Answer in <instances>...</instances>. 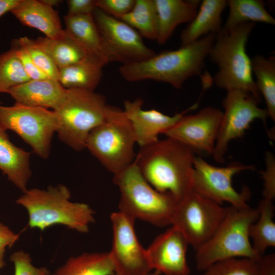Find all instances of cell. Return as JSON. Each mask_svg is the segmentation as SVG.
Segmentation results:
<instances>
[{
    "mask_svg": "<svg viewBox=\"0 0 275 275\" xmlns=\"http://www.w3.org/2000/svg\"><path fill=\"white\" fill-rule=\"evenodd\" d=\"M195 152L170 138L140 147L134 163L156 190L179 201L193 191Z\"/></svg>",
    "mask_w": 275,
    "mask_h": 275,
    "instance_id": "obj_1",
    "label": "cell"
},
{
    "mask_svg": "<svg viewBox=\"0 0 275 275\" xmlns=\"http://www.w3.org/2000/svg\"><path fill=\"white\" fill-rule=\"evenodd\" d=\"M215 35L209 34L191 44L155 53L144 61L122 64L119 73L129 82L153 80L180 89L188 78L202 73Z\"/></svg>",
    "mask_w": 275,
    "mask_h": 275,
    "instance_id": "obj_2",
    "label": "cell"
},
{
    "mask_svg": "<svg viewBox=\"0 0 275 275\" xmlns=\"http://www.w3.org/2000/svg\"><path fill=\"white\" fill-rule=\"evenodd\" d=\"M16 201L27 211L28 225L41 231L61 225L85 233L95 222V212L84 203L70 201L71 193L63 184L46 189H27Z\"/></svg>",
    "mask_w": 275,
    "mask_h": 275,
    "instance_id": "obj_3",
    "label": "cell"
},
{
    "mask_svg": "<svg viewBox=\"0 0 275 275\" xmlns=\"http://www.w3.org/2000/svg\"><path fill=\"white\" fill-rule=\"evenodd\" d=\"M255 26L246 22L215 35L208 56L218 70L213 78L215 85L227 90H241L251 93L259 102V93L253 77L251 59L246 51L249 37Z\"/></svg>",
    "mask_w": 275,
    "mask_h": 275,
    "instance_id": "obj_4",
    "label": "cell"
},
{
    "mask_svg": "<svg viewBox=\"0 0 275 275\" xmlns=\"http://www.w3.org/2000/svg\"><path fill=\"white\" fill-rule=\"evenodd\" d=\"M113 182L120 194L119 211L134 220L138 219L156 227L171 225L179 201L170 194L154 188L134 162L113 175Z\"/></svg>",
    "mask_w": 275,
    "mask_h": 275,
    "instance_id": "obj_5",
    "label": "cell"
},
{
    "mask_svg": "<svg viewBox=\"0 0 275 275\" xmlns=\"http://www.w3.org/2000/svg\"><path fill=\"white\" fill-rule=\"evenodd\" d=\"M258 217L257 208L228 206L215 232L196 251L197 269L204 271L216 262L232 258L259 260L249 236L250 227Z\"/></svg>",
    "mask_w": 275,
    "mask_h": 275,
    "instance_id": "obj_6",
    "label": "cell"
},
{
    "mask_svg": "<svg viewBox=\"0 0 275 275\" xmlns=\"http://www.w3.org/2000/svg\"><path fill=\"white\" fill-rule=\"evenodd\" d=\"M107 106L102 94L92 91L67 89L63 101L53 111L59 139L75 151L86 149L90 132L104 121Z\"/></svg>",
    "mask_w": 275,
    "mask_h": 275,
    "instance_id": "obj_7",
    "label": "cell"
},
{
    "mask_svg": "<svg viewBox=\"0 0 275 275\" xmlns=\"http://www.w3.org/2000/svg\"><path fill=\"white\" fill-rule=\"evenodd\" d=\"M135 144L131 124L123 110L108 105L104 121L90 132L86 148L115 175L133 163Z\"/></svg>",
    "mask_w": 275,
    "mask_h": 275,
    "instance_id": "obj_8",
    "label": "cell"
},
{
    "mask_svg": "<svg viewBox=\"0 0 275 275\" xmlns=\"http://www.w3.org/2000/svg\"><path fill=\"white\" fill-rule=\"evenodd\" d=\"M0 126L18 135L39 157H48L57 120L52 110L15 103L0 105Z\"/></svg>",
    "mask_w": 275,
    "mask_h": 275,
    "instance_id": "obj_9",
    "label": "cell"
},
{
    "mask_svg": "<svg viewBox=\"0 0 275 275\" xmlns=\"http://www.w3.org/2000/svg\"><path fill=\"white\" fill-rule=\"evenodd\" d=\"M228 209L193 190L178 202L171 225L182 232L196 251L212 236Z\"/></svg>",
    "mask_w": 275,
    "mask_h": 275,
    "instance_id": "obj_10",
    "label": "cell"
},
{
    "mask_svg": "<svg viewBox=\"0 0 275 275\" xmlns=\"http://www.w3.org/2000/svg\"><path fill=\"white\" fill-rule=\"evenodd\" d=\"M194 168L193 191L220 205L228 202L236 207L249 206V188L244 187L238 192L233 187L232 179L240 172L254 170V166L233 162L225 167H217L196 156Z\"/></svg>",
    "mask_w": 275,
    "mask_h": 275,
    "instance_id": "obj_11",
    "label": "cell"
},
{
    "mask_svg": "<svg viewBox=\"0 0 275 275\" xmlns=\"http://www.w3.org/2000/svg\"><path fill=\"white\" fill-rule=\"evenodd\" d=\"M260 102L250 92L241 90L227 91L223 100V117L212 153L214 159L223 163L230 141L240 138L256 119L265 122L268 114L259 107Z\"/></svg>",
    "mask_w": 275,
    "mask_h": 275,
    "instance_id": "obj_12",
    "label": "cell"
},
{
    "mask_svg": "<svg viewBox=\"0 0 275 275\" xmlns=\"http://www.w3.org/2000/svg\"><path fill=\"white\" fill-rule=\"evenodd\" d=\"M112 246L109 252L116 275H148L152 268L146 249L140 242L135 220L118 211L111 215Z\"/></svg>",
    "mask_w": 275,
    "mask_h": 275,
    "instance_id": "obj_13",
    "label": "cell"
},
{
    "mask_svg": "<svg viewBox=\"0 0 275 275\" xmlns=\"http://www.w3.org/2000/svg\"><path fill=\"white\" fill-rule=\"evenodd\" d=\"M93 15L112 62H138L156 53L145 44L141 35L123 21L97 8Z\"/></svg>",
    "mask_w": 275,
    "mask_h": 275,
    "instance_id": "obj_14",
    "label": "cell"
},
{
    "mask_svg": "<svg viewBox=\"0 0 275 275\" xmlns=\"http://www.w3.org/2000/svg\"><path fill=\"white\" fill-rule=\"evenodd\" d=\"M223 117V111L208 106L193 115L183 116L164 133L187 146L195 153L212 154Z\"/></svg>",
    "mask_w": 275,
    "mask_h": 275,
    "instance_id": "obj_15",
    "label": "cell"
},
{
    "mask_svg": "<svg viewBox=\"0 0 275 275\" xmlns=\"http://www.w3.org/2000/svg\"><path fill=\"white\" fill-rule=\"evenodd\" d=\"M188 245L182 232L171 225L146 249L152 269L164 275H189L186 260Z\"/></svg>",
    "mask_w": 275,
    "mask_h": 275,
    "instance_id": "obj_16",
    "label": "cell"
},
{
    "mask_svg": "<svg viewBox=\"0 0 275 275\" xmlns=\"http://www.w3.org/2000/svg\"><path fill=\"white\" fill-rule=\"evenodd\" d=\"M143 100L138 98L134 100H124L123 111L131 124L136 144L140 147L151 144L159 140L160 134H164L189 112L198 106L195 103L184 111L173 116L151 109L143 108Z\"/></svg>",
    "mask_w": 275,
    "mask_h": 275,
    "instance_id": "obj_17",
    "label": "cell"
},
{
    "mask_svg": "<svg viewBox=\"0 0 275 275\" xmlns=\"http://www.w3.org/2000/svg\"><path fill=\"white\" fill-rule=\"evenodd\" d=\"M67 92L58 80L48 78L30 79L8 92L15 103L54 111L63 101Z\"/></svg>",
    "mask_w": 275,
    "mask_h": 275,
    "instance_id": "obj_18",
    "label": "cell"
},
{
    "mask_svg": "<svg viewBox=\"0 0 275 275\" xmlns=\"http://www.w3.org/2000/svg\"><path fill=\"white\" fill-rule=\"evenodd\" d=\"M23 25L36 29L50 39L65 35L58 13L41 1L19 0L10 11Z\"/></svg>",
    "mask_w": 275,
    "mask_h": 275,
    "instance_id": "obj_19",
    "label": "cell"
},
{
    "mask_svg": "<svg viewBox=\"0 0 275 275\" xmlns=\"http://www.w3.org/2000/svg\"><path fill=\"white\" fill-rule=\"evenodd\" d=\"M30 152L13 144L0 126V170L23 192L32 176Z\"/></svg>",
    "mask_w": 275,
    "mask_h": 275,
    "instance_id": "obj_20",
    "label": "cell"
},
{
    "mask_svg": "<svg viewBox=\"0 0 275 275\" xmlns=\"http://www.w3.org/2000/svg\"><path fill=\"white\" fill-rule=\"evenodd\" d=\"M158 19L156 41L165 43L176 27L189 23L195 17L200 5L199 0H154Z\"/></svg>",
    "mask_w": 275,
    "mask_h": 275,
    "instance_id": "obj_21",
    "label": "cell"
},
{
    "mask_svg": "<svg viewBox=\"0 0 275 275\" xmlns=\"http://www.w3.org/2000/svg\"><path fill=\"white\" fill-rule=\"evenodd\" d=\"M227 1L204 0L194 17L181 32V46L191 44L209 34H216L222 30V15Z\"/></svg>",
    "mask_w": 275,
    "mask_h": 275,
    "instance_id": "obj_22",
    "label": "cell"
},
{
    "mask_svg": "<svg viewBox=\"0 0 275 275\" xmlns=\"http://www.w3.org/2000/svg\"><path fill=\"white\" fill-rule=\"evenodd\" d=\"M65 32L105 65L111 62L106 46L92 15L64 16Z\"/></svg>",
    "mask_w": 275,
    "mask_h": 275,
    "instance_id": "obj_23",
    "label": "cell"
},
{
    "mask_svg": "<svg viewBox=\"0 0 275 275\" xmlns=\"http://www.w3.org/2000/svg\"><path fill=\"white\" fill-rule=\"evenodd\" d=\"M65 35L60 38L50 39L40 37L35 40L36 43L48 54L59 69L89 61L97 62L105 65L85 49L65 31Z\"/></svg>",
    "mask_w": 275,
    "mask_h": 275,
    "instance_id": "obj_24",
    "label": "cell"
},
{
    "mask_svg": "<svg viewBox=\"0 0 275 275\" xmlns=\"http://www.w3.org/2000/svg\"><path fill=\"white\" fill-rule=\"evenodd\" d=\"M109 252L84 253L68 258L52 275H115Z\"/></svg>",
    "mask_w": 275,
    "mask_h": 275,
    "instance_id": "obj_25",
    "label": "cell"
},
{
    "mask_svg": "<svg viewBox=\"0 0 275 275\" xmlns=\"http://www.w3.org/2000/svg\"><path fill=\"white\" fill-rule=\"evenodd\" d=\"M103 66L93 61L66 66L59 69L58 80L66 89L94 91L102 78Z\"/></svg>",
    "mask_w": 275,
    "mask_h": 275,
    "instance_id": "obj_26",
    "label": "cell"
},
{
    "mask_svg": "<svg viewBox=\"0 0 275 275\" xmlns=\"http://www.w3.org/2000/svg\"><path fill=\"white\" fill-rule=\"evenodd\" d=\"M257 208L259 217L251 225L249 236L255 252L261 257L268 248L275 246L274 207L273 201L263 198Z\"/></svg>",
    "mask_w": 275,
    "mask_h": 275,
    "instance_id": "obj_27",
    "label": "cell"
},
{
    "mask_svg": "<svg viewBox=\"0 0 275 275\" xmlns=\"http://www.w3.org/2000/svg\"><path fill=\"white\" fill-rule=\"evenodd\" d=\"M252 70L256 87L263 97L266 110L275 121V57L256 55L251 59Z\"/></svg>",
    "mask_w": 275,
    "mask_h": 275,
    "instance_id": "obj_28",
    "label": "cell"
},
{
    "mask_svg": "<svg viewBox=\"0 0 275 275\" xmlns=\"http://www.w3.org/2000/svg\"><path fill=\"white\" fill-rule=\"evenodd\" d=\"M229 15L222 29L228 30L246 22H263L274 25L275 20L259 0H229Z\"/></svg>",
    "mask_w": 275,
    "mask_h": 275,
    "instance_id": "obj_29",
    "label": "cell"
},
{
    "mask_svg": "<svg viewBox=\"0 0 275 275\" xmlns=\"http://www.w3.org/2000/svg\"><path fill=\"white\" fill-rule=\"evenodd\" d=\"M119 19L137 30L141 36L156 40L158 19L154 0H135L132 10Z\"/></svg>",
    "mask_w": 275,
    "mask_h": 275,
    "instance_id": "obj_30",
    "label": "cell"
},
{
    "mask_svg": "<svg viewBox=\"0 0 275 275\" xmlns=\"http://www.w3.org/2000/svg\"><path fill=\"white\" fill-rule=\"evenodd\" d=\"M30 80L13 49L0 54V93H8Z\"/></svg>",
    "mask_w": 275,
    "mask_h": 275,
    "instance_id": "obj_31",
    "label": "cell"
},
{
    "mask_svg": "<svg viewBox=\"0 0 275 275\" xmlns=\"http://www.w3.org/2000/svg\"><path fill=\"white\" fill-rule=\"evenodd\" d=\"M204 271L203 275H260L258 260L245 258L216 262Z\"/></svg>",
    "mask_w": 275,
    "mask_h": 275,
    "instance_id": "obj_32",
    "label": "cell"
},
{
    "mask_svg": "<svg viewBox=\"0 0 275 275\" xmlns=\"http://www.w3.org/2000/svg\"><path fill=\"white\" fill-rule=\"evenodd\" d=\"M18 43L27 52L35 65L47 78L58 80L59 69L48 54L35 42L27 37L20 38Z\"/></svg>",
    "mask_w": 275,
    "mask_h": 275,
    "instance_id": "obj_33",
    "label": "cell"
},
{
    "mask_svg": "<svg viewBox=\"0 0 275 275\" xmlns=\"http://www.w3.org/2000/svg\"><path fill=\"white\" fill-rule=\"evenodd\" d=\"M10 260L14 264V275H50L47 267L34 266L30 254L22 250L13 252Z\"/></svg>",
    "mask_w": 275,
    "mask_h": 275,
    "instance_id": "obj_34",
    "label": "cell"
},
{
    "mask_svg": "<svg viewBox=\"0 0 275 275\" xmlns=\"http://www.w3.org/2000/svg\"><path fill=\"white\" fill-rule=\"evenodd\" d=\"M265 168L260 171L263 180V198L273 201L275 198V157L270 151L265 153Z\"/></svg>",
    "mask_w": 275,
    "mask_h": 275,
    "instance_id": "obj_35",
    "label": "cell"
},
{
    "mask_svg": "<svg viewBox=\"0 0 275 275\" xmlns=\"http://www.w3.org/2000/svg\"><path fill=\"white\" fill-rule=\"evenodd\" d=\"M135 0H96L97 8L119 19L133 8Z\"/></svg>",
    "mask_w": 275,
    "mask_h": 275,
    "instance_id": "obj_36",
    "label": "cell"
},
{
    "mask_svg": "<svg viewBox=\"0 0 275 275\" xmlns=\"http://www.w3.org/2000/svg\"><path fill=\"white\" fill-rule=\"evenodd\" d=\"M30 79L36 80L47 78L35 65L31 57L17 42V46L13 48Z\"/></svg>",
    "mask_w": 275,
    "mask_h": 275,
    "instance_id": "obj_37",
    "label": "cell"
},
{
    "mask_svg": "<svg viewBox=\"0 0 275 275\" xmlns=\"http://www.w3.org/2000/svg\"><path fill=\"white\" fill-rule=\"evenodd\" d=\"M68 15H92L97 8L96 0H68Z\"/></svg>",
    "mask_w": 275,
    "mask_h": 275,
    "instance_id": "obj_38",
    "label": "cell"
},
{
    "mask_svg": "<svg viewBox=\"0 0 275 275\" xmlns=\"http://www.w3.org/2000/svg\"><path fill=\"white\" fill-rule=\"evenodd\" d=\"M18 238V234L0 222V269L5 265L4 255L6 248L11 247Z\"/></svg>",
    "mask_w": 275,
    "mask_h": 275,
    "instance_id": "obj_39",
    "label": "cell"
},
{
    "mask_svg": "<svg viewBox=\"0 0 275 275\" xmlns=\"http://www.w3.org/2000/svg\"><path fill=\"white\" fill-rule=\"evenodd\" d=\"M260 275H275V255H263L258 260Z\"/></svg>",
    "mask_w": 275,
    "mask_h": 275,
    "instance_id": "obj_40",
    "label": "cell"
},
{
    "mask_svg": "<svg viewBox=\"0 0 275 275\" xmlns=\"http://www.w3.org/2000/svg\"><path fill=\"white\" fill-rule=\"evenodd\" d=\"M19 0H0V17L11 10L18 3Z\"/></svg>",
    "mask_w": 275,
    "mask_h": 275,
    "instance_id": "obj_41",
    "label": "cell"
},
{
    "mask_svg": "<svg viewBox=\"0 0 275 275\" xmlns=\"http://www.w3.org/2000/svg\"><path fill=\"white\" fill-rule=\"evenodd\" d=\"M44 4L53 8L54 6H58L62 3V1L60 0H40Z\"/></svg>",
    "mask_w": 275,
    "mask_h": 275,
    "instance_id": "obj_42",
    "label": "cell"
},
{
    "mask_svg": "<svg viewBox=\"0 0 275 275\" xmlns=\"http://www.w3.org/2000/svg\"><path fill=\"white\" fill-rule=\"evenodd\" d=\"M160 274L158 271L154 270L153 272H151L148 275H159Z\"/></svg>",
    "mask_w": 275,
    "mask_h": 275,
    "instance_id": "obj_43",
    "label": "cell"
}]
</instances>
